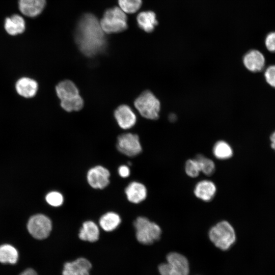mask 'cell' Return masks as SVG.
I'll return each instance as SVG.
<instances>
[{"label":"cell","instance_id":"cell-9","mask_svg":"<svg viewBox=\"0 0 275 275\" xmlns=\"http://www.w3.org/2000/svg\"><path fill=\"white\" fill-rule=\"evenodd\" d=\"M117 148L121 153L129 157L138 155L142 151L138 135L131 133L118 136Z\"/></svg>","mask_w":275,"mask_h":275},{"label":"cell","instance_id":"cell-16","mask_svg":"<svg viewBox=\"0 0 275 275\" xmlns=\"http://www.w3.org/2000/svg\"><path fill=\"white\" fill-rule=\"evenodd\" d=\"M125 191L128 200L135 204L144 201L147 195L146 186L141 183L134 181L129 184Z\"/></svg>","mask_w":275,"mask_h":275},{"label":"cell","instance_id":"cell-8","mask_svg":"<svg viewBox=\"0 0 275 275\" xmlns=\"http://www.w3.org/2000/svg\"><path fill=\"white\" fill-rule=\"evenodd\" d=\"M28 229L34 238L43 239L49 236L51 231V222L46 216L37 214L30 219L28 224Z\"/></svg>","mask_w":275,"mask_h":275},{"label":"cell","instance_id":"cell-11","mask_svg":"<svg viewBox=\"0 0 275 275\" xmlns=\"http://www.w3.org/2000/svg\"><path fill=\"white\" fill-rule=\"evenodd\" d=\"M15 90L20 97L30 99L34 97L38 91L39 85L34 78L29 76L19 78L15 84Z\"/></svg>","mask_w":275,"mask_h":275},{"label":"cell","instance_id":"cell-7","mask_svg":"<svg viewBox=\"0 0 275 275\" xmlns=\"http://www.w3.org/2000/svg\"><path fill=\"white\" fill-rule=\"evenodd\" d=\"M167 263L158 266L160 275H188L189 264L184 256L176 252L170 253L167 256Z\"/></svg>","mask_w":275,"mask_h":275},{"label":"cell","instance_id":"cell-22","mask_svg":"<svg viewBox=\"0 0 275 275\" xmlns=\"http://www.w3.org/2000/svg\"><path fill=\"white\" fill-rule=\"evenodd\" d=\"M18 259V252L14 246L8 244L0 246V262L14 264Z\"/></svg>","mask_w":275,"mask_h":275},{"label":"cell","instance_id":"cell-6","mask_svg":"<svg viewBox=\"0 0 275 275\" xmlns=\"http://www.w3.org/2000/svg\"><path fill=\"white\" fill-rule=\"evenodd\" d=\"M134 104L143 117L150 120L158 119L160 102L150 91L146 90L142 93L135 100Z\"/></svg>","mask_w":275,"mask_h":275},{"label":"cell","instance_id":"cell-19","mask_svg":"<svg viewBox=\"0 0 275 275\" xmlns=\"http://www.w3.org/2000/svg\"><path fill=\"white\" fill-rule=\"evenodd\" d=\"M99 236V228L95 223L88 221L82 224L78 234L81 240L94 242L98 240Z\"/></svg>","mask_w":275,"mask_h":275},{"label":"cell","instance_id":"cell-20","mask_svg":"<svg viewBox=\"0 0 275 275\" xmlns=\"http://www.w3.org/2000/svg\"><path fill=\"white\" fill-rule=\"evenodd\" d=\"M136 20L139 26L147 33L152 32L158 24L156 14L151 11L140 13L137 16Z\"/></svg>","mask_w":275,"mask_h":275},{"label":"cell","instance_id":"cell-4","mask_svg":"<svg viewBox=\"0 0 275 275\" xmlns=\"http://www.w3.org/2000/svg\"><path fill=\"white\" fill-rule=\"evenodd\" d=\"M133 225L136 231V239L143 244H151L159 240L161 236L160 227L146 217H137Z\"/></svg>","mask_w":275,"mask_h":275},{"label":"cell","instance_id":"cell-2","mask_svg":"<svg viewBox=\"0 0 275 275\" xmlns=\"http://www.w3.org/2000/svg\"><path fill=\"white\" fill-rule=\"evenodd\" d=\"M56 91L61 100V107L66 111H78L82 108L84 100L72 81L64 80L60 82L56 87Z\"/></svg>","mask_w":275,"mask_h":275},{"label":"cell","instance_id":"cell-26","mask_svg":"<svg viewBox=\"0 0 275 275\" xmlns=\"http://www.w3.org/2000/svg\"><path fill=\"white\" fill-rule=\"evenodd\" d=\"M185 170L186 174L193 178L197 177L201 172L199 164L196 158L190 159L186 161Z\"/></svg>","mask_w":275,"mask_h":275},{"label":"cell","instance_id":"cell-29","mask_svg":"<svg viewBox=\"0 0 275 275\" xmlns=\"http://www.w3.org/2000/svg\"><path fill=\"white\" fill-rule=\"evenodd\" d=\"M265 45L270 52H275V31L267 34L265 39Z\"/></svg>","mask_w":275,"mask_h":275},{"label":"cell","instance_id":"cell-32","mask_svg":"<svg viewBox=\"0 0 275 275\" xmlns=\"http://www.w3.org/2000/svg\"><path fill=\"white\" fill-rule=\"evenodd\" d=\"M270 140L271 147L275 151V131L270 135Z\"/></svg>","mask_w":275,"mask_h":275},{"label":"cell","instance_id":"cell-14","mask_svg":"<svg viewBox=\"0 0 275 275\" xmlns=\"http://www.w3.org/2000/svg\"><path fill=\"white\" fill-rule=\"evenodd\" d=\"M244 66L249 71L256 72L261 71L264 67L265 59L260 51L252 49L245 54L243 58Z\"/></svg>","mask_w":275,"mask_h":275},{"label":"cell","instance_id":"cell-18","mask_svg":"<svg viewBox=\"0 0 275 275\" xmlns=\"http://www.w3.org/2000/svg\"><path fill=\"white\" fill-rule=\"evenodd\" d=\"M4 28L6 32L11 36L22 34L25 29L24 19L18 14L12 15L5 19Z\"/></svg>","mask_w":275,"mask_h":275},{"label":"cell","instance_id":"cell-30","mask_svg":"<svg viewBox=\"0 0 275 275\" xmlns=\"http://www.w3.org/2000/svg\"><path fill=\"white\" fill-rule=\"evenodd\" d=\"M118 173L120 176L126 178L130 175V170L128 167L123 165L119 168Z\"/></svg>","mask_w":275,"mask_h":275},{"label":"cell","instance_id":"cell-33","mask_svg":"<svg viewBox=\"0 0 275 275\" xmlns=\"http://www.w3.org/2000/svg\"><path fill=\"white\" fill-rule=\"evenodd\" d=\"M169 118L171 119V121H174L175 120V119L176 118L175 115H174L173 114H171V116H170Z\"/></svg>","mask_w":275,"mask_h":275},{"label":"cell","instance_id":"cell-17","mask_svg":"<svg viewBox=\"0 0 275 275\" xmlns=\"http://www.w3.org/2000/svg\"><path fill=\"white\" fill-rule=\"evenodd\" d=\"M216 191L215 184L209 180L199 182L195 186L194 194L199 199L206 202L211 200Z\"/></svg>","mask_w":275,"mask_h":275},{"label":"cell","instance_id":"cell-5","mask_svg":"<svg viewBox=\"0 0 275 275\" xmlns=\"http://www.w3.org/2000/svg\"><path fill=\"white\" fill-rule=\"evenodd\" d=\"M127 21L125 12L120 8L115 7L105 11L100 24L105 33H118L127 29Z\"/></svg>","mask_w":275,"mask_h":275},{"label":"cell","instance_id":"cell-23","mask_svg":"<svg viewBox=\"0 0 275 275\" xmlns=\"http://www.w3.org/2000/svg\"><path fill=\"white\" fill-rule=\"evenodd\" d=\"M214 156L219 159H227L232 157L233 150L227 142L220 141L216 142L213 148Z\"/></svg>","mask_w":275,"mask_h":275},{"label":"cell","instance_id":"cell-31","mask_svg":"<svg viewBox=\"0 0 275 275\" xmlns=\"http://www.w3.org/2000/svg\"><path fill=\"white\" fill-rule=\"evenodd\" d=\"M19 275H38L36 271L32 268H28L21 272Z\"/></svg>","mask_w":275,"mask_h":275},{"label":"cell","instance_id":"cell-27","mask_svg":"<svg viewBox=\"0 0 275 275\" xmlns=\"http://www.w3.org/2000/svg\"><path fill=\"white\" fill-rule=\"evenodd\" d=\"M47 202L54 207L61 206L63 202V197L62 194L58 191H51L46 196Z\"/></svg>","mask_w":275,"mask_h":275},{"label":"cell","instance_id":"cell-3","mask_svg":"<svg viewBox=\"0 0 275 275\" xmlns=\"http://www.w3.org/2000/svg\"><path fill=\"white\" fill-rule=\"evenodd\" d=\"M208 235L215 246L223 251L229 249L236 241L235 230L226 221L219 222L211 228Z\"/></svg>","mask_w":275,"mask_h":275},{"label":"cell","instance_id":"cell-21","mask_svg":"<svg viewBox=\"0 0 275 275\" xmlns=\"http://www.w3.org/2000/svg\"><path fill=\"white\" fill-rule=\"evenodd\" d=\"M119 215L113 212L103 215L99 219V225L104 231L110 232L116 229L121 223Z\"/></svg>","mask_w":275,"mask_h":275},{"label":"cell","instance_id":"cell-1","mask_svg":"<svg viewBox=\"0 0 275 275\" xmlns=\"http://www.w3.org/2000/svg\"><path fill=\"white\" fill-rule=\"evenodd\" d=\"M75 42L85 56L92 57L103 52L107 45L105 33L100 21L91 13L84 14L79 20L75 32Z\"/></svg>","mask_w":275,"mask_h":275},{"label":"cell","instance_id":"cell-10","mask_svg":"<svg viewBox=\"0 0 275 275\" xmlns=\"http://www.w3.org/2000/svg\"><path fill=\"white\" fill-rule=\"evenodd\" d=\"M109 171L103 167L97 166L91 168L87 173V178L89 185L95 189H103L109 183Z\"/></svg>","mask_w":275,"mask_h":275},{"label":"cell","instance_id":"cell-13","mask_svg":"<svg viewBox=\"0 0 275 275\" xmlns=\"http://www.w3.org/2000/svg\"><path fill=\"white\" fill-rule=\"evenodd\" d=\"M114 116L119 126L124 129L131 128L136 120V116L132 109L125 104L121 105L115 109Z\"/></svg>","mask_w":275,"mask_h":275},{"label":"cell","instance_id":"cell-12","mask_svg":"<svg viewBox=\"0 0 275 275\" xmlns=\"http://www.w3.org/2000/svg\"><path fill=\"white\" fill-rule=\"evenodd\" d=\"M92 264L85 258H79L64 265L62 275H90Z\"/></svg>","mask_w":275,"mask_h":275},{"label":"cell","instance_id":"cell-28","mask_svg":"<svg viewBox=\"0 0 275 275\" xmlns=\"http://www.w3.org/2000/svg\"><path fill=\"white\" fill-rule=\"evenodd\" d=\"M264 76L266 82L275 88V65H270L266 68Z\"/></svg>","mask_w":275,"mask_h":275},{"label":"cell","instance_id":"cell-25","mask_svg":"<svg viewBox=\"0 0 275 275\" xmlns=\"http://www.w3.org/2000/svg\"><path fill=\"white\" fill-rule=\"evenodd\" d=\"M120 9L126 13H134L141 8L142 0H118Z\"/></svg>","mask_w":275,"mask_h":275},{"label":"cell","instance_id":"cell-24","mask_svg":"<svg viewBox=\"0 0 275 275\" xmlns=\"http://www.w3.org/2000/svg\"><path fill=\"white\" fill-rule=\"evenodd\" d=\"M198 161L201 172L206 175H211L215 171V166L214 162L203 155L199 154L195 157Z\"/></svg>","mask_w":275,"mask_h":275},{"label":"cell","instance_id":"cell-15","mask_svg":"<svg viewBox=\"0 0 275 275\" xmlns=\"http://www.w3.org/2000/svg\"><path fill=\"white\" fill-rule=\"evenodd\" d=\"M46 5V0H19L18 8L20 12L29 17L40 15Z\"/></svg>","mask_w":275,"mask_h":275}]
</instances>
